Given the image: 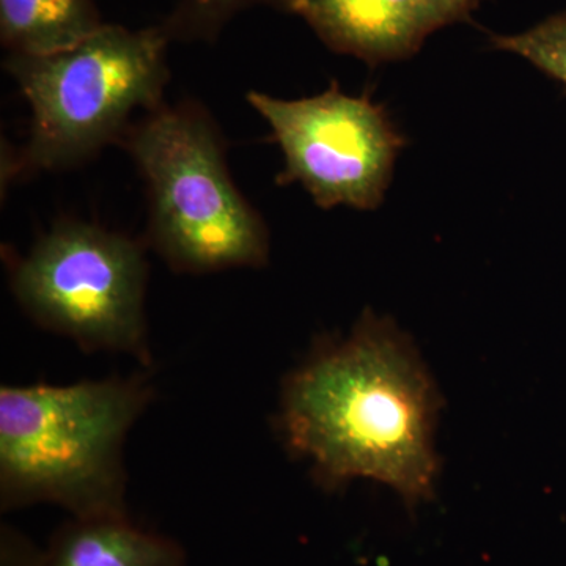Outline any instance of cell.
Wrapping results in <instances>:
<instances>
[{"label": "cell", "instance_id": "1", "mask_svg": "<svg viewBox=\"0 0 566 566\" xmlns=\"http://www.w3.org/2000/svg\"><path fill=\"white\" fill-rule=\"evenodd\" d=\"M441 408L411 338L389 316L365 311L352 333L316 342L286 375L275 427L324 491L375 480L416 509L434 497Z\"/></svg>", "mask_w": 566, "mask_h": 566}, {"label": "cell", "instance_id": "2", "mask_svg": "<svg viewBox=\"0 0 566 566\" xmlns=\"http://www.w3.org/2000/svg\"><path fill=\"white\" fill-rule=\"evenodd\" d=\"M148 368L71 385L0 387V510L129 516L125 446L155 398Z\"/></svg>", "mask_w": 566, "mask_h": 566}, {"label": "cell", "instance_id": "3", "mask_svg": "<svg viewBox=\"0 0 566 566\" xmlns=\"http://www.w3.org/2000/svg\"><path fill=\"white\" fill-rule=\"evenodd\" d=\"M159 25L104 24L91 36L46 55L7 54L3 66L31 106L29 136L3 150L2 186L40 172L69 170L118 145L134 112L164 103L170 80Z\"/></svg>", "mask_w": 566, "mask_h": 566}, {"label": "cell", "instance_id": "4", "mask_svg": "<svg viewBox=\"0 0 566 566\" xmlns=\"http://www.w3.org/2000/svg\"><path fill=\"white\" fill-rule=\"evenodd\" d=\"M129 153L148 193L145 243L178 274L260 270L270 232L227 166L221 128L202 104L163 103L129 125Z\"/></svg>", "mask_w": 566, "mask_h": 566}, {"label": "cell", "instance_id": "5", "mask_svg": "<svg viewBox=\"0 0 566 566\" xmlns=\"http://www.w3.org/2000/svg\"><path fill=\"white\" fill-rule=\"evenodd\" d=\"M147 249L98 223L61 219L24 255L9 252L10 290L41 329L151 368Z\"/></svg>", "mask_w": 566, "mask_h": 566}, {"label": "cell", "instance_id": "6", "mask_svg": "<svg viewBox=\"0 0 566 566\" xmlns=\"http://www.w3.org/2000/svg\"><path fill=\"white\" fill-rule=\"evenodd\" d=\"M270 125L285 158L282 186L300 182L324 210L345 205L376 210L392 181L406 139L385 107L331 85L303 99H279L262 92L245 96Z\"/></svg>", "mask_w": 566, "mask_h": 566}, {"label": "cell", "instance_id": "7", "mask_svg": "<svg viewBox=\"0 0 566 566\" xmlns=\"http://www.w3.org/2000/svg\"><path fill=\"white\" fill-rule=\"evenodd\" d=\"M482 0H294L303 18L338 54L368 65L412 57L424 40L447 25L471 20Z\"/></svg>", "mask_w": 566, "mask_h": 566}, {"label": "cell", "instance_id": "8", "mask_svg": "<svg viewBox=\"0 0 566 566\" xmlns=\"http://www.w3.org/2000/svg\"><path fill=\"white\" fill-rule=\"evenodd\" d=\"M40 566H188V557L177 539L129 516L70 517L51 536Z\"/></svg>", "mask_w": 566, "mask_h": 566}, {"label": "cell", "instance_id": "9", "mask_svg": "<svg viewBox=\"0 0 566 566\" xmlns=\"http://www.w3.org/2000/svg\"><path fill=\"white\" fill-rule=\"evenodd\" d=\"M104 24L95 0H0V40L9 54L69 50Z\"/></svg>", "mask_w": 566, "mask_h": 566}, {"label": "cell", "instance_id": "10", "mask_svg": "<svg viewBox=\"0 0 566 566\" xmlns=\"http://www.w3.org/2000/svg\"><path fill=\"white\" fill-rule=\"evenodd\" d=\"M294 0H178L159 29L169 41H214L241 11L256 6L290 13Z\"/></svg>", "mask_w": 566, "mask_h": 566}, {"label": "cell", "instance_id": "11", "mask_svg": "<svg viewBox=\"0 0 566 566\" xmlns=\"http://www.w3.org/2000/svg\"><path fill=\"white\" fill-rule=\"evenodd\" d=\"M495 50L513 52L566 85V11L553 14L526 32L493 35Z\"/></svg>", "mask_w": 566, "mask_h": 566}, {"label": "cell", "instance_id": "12", "mask_svg": "<svg viewBox=\"0 0 566 566\" xmlns=\"http://www.w3.org/2000/svg\"><path fill=\"white\" fill-rule=\"evenodd\" d=\"M41 553L20 528L6 523L0 526V566H40Z\"/></svg>", "mask_w": 566, "mask_h": 566}]
</instances>
